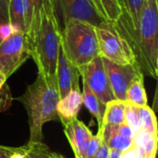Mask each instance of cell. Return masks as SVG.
I'll use <instances>...</instances> for the list:
<instances>
[{
	"label": "cell",
	"instance_id": "obj_3",
	"mask_svg": "<svg viewBox=\"0 0 158 158\" xmlns=\"http://www.w3.org/2000/svg\"><path fill=\"white\" fill-rule=\"evenodd\" d=\"M157 0H144L132 51L143 75L154 79L158 74Z\"/></svg>",
	"mask_w": 158,
	"mask_h": 158
},
{
	"label": "cell",
	"instance_id": "obj_26",
	"mask_svg": "<svg viewBox=\"0 0 158 158\" xmlns=\"http://www.w3.org/2000/svg\"><path fill=\"white\" fill-rule=\"evenodd\" d=\"M8 6H9V0H0V24L10 23Z\"/></svg>",
	"mask_w": 158,
	"mask_h": 158
},
{
	"label": "cell",
	"instance_id": "obj_9",
	"mask_svg": "<svg viewBox=\"0 0 158 158\" xmlns=\"http://www.w3.org/2000/svg\"><path fill=\"white\" fill-rule=\"evenodd\" d=\"M109 84L117 100L126 101V93L131 81L140 76H144L138 66L118 65L103 58Z\"/></svg>",
	"mask_w": 158,
	"mask_h": 158
},
{
	"label": "cell",
	"instance_id": "obj_11",
	"mask_svg": "<svg viewBox=\"0 0 158 158\" xmlns=\"http://www.w3.org/2000/svg\"><path fill=\"white\" fill-rule=\"evenodd\" d=\"M56 78L57 82L59 97H64L72 90H80V72L66 56L61 45L59 44Z\"/></svg>",
	"mask_w": 158,
	"mask_h": 158
},
{
	"label": "cell",
	"instance_id": "obj_12",
	"mask_svg": "<svg viewBox=\"0 0 158 158\" xmlns=\"http://www.w3.org/2000/svg\"><path fill=\"white\" fill-rule=\"evenodd\" d=\"M64 133L73 151L75 158H84L93 132L78 118L64 125Z\"/></svg>",
	"mask_w": 158,
	"mask_h": 158
},
{
	"label": "cell",
	"instance_id": "obj_23",
	"mask_svg": "<svg viewBox=\"0 0 158 158\" xmlns=\"http://www.w3.org/2000/svg\"><path fill=\"white\" fill-rule=\"evenodd\" d=\"M124 123L129 125L135 133L141 131V121L137 106L126 103L124 112Z\"/></svg>",
	"mask_w": 158,
	"mask_h": 158
},
{
	"label": "cell",
	"instance_id": "obj_6",
	"mask_svg": "<svg viewBox=\"0 0 158 158\" xmlns=\"http://www.w3.org/2000/svg\"><path fill=\"white\" fill-rule=\"evenodd\" d=\"M30 57L27 36L16 31L8 38L0 42V73L8 79Z\"/></svg>",
	"mask_w": 158,
	"mask_h": 158
},
{
	"label": "cell",
	"instance_id": "obj_8",
	"mask_svg": "<svg viewBox=\"0 0 158 158\" xmlns=\"http://www.w3.org/2000/svg\"><path fill=\"white\" fill-rule=\"evenodd\" d=\"M54 4L61 27L69 19L86 21L94 27L104 21L89 0H54Z\"/></svg>",
	"mask_w": 158,
	"mask_h": 158
},
{
	"label": "cell",
	"instance_id": "obj_33",
	"mask_svg": "<svg viewBox=\"0 0 158 158\" xmlns=\"http://www.w3.org/2000/svg\"><path fill=\"white\" fill-rule=\"evenodd\" d=\"M52 158H66L65 156H63L62 155H60V154H57V153H54L53 152V154H52Z\"/></svg>",
	"mask_w": 158,
	"mask_h": 158
},
{
	"label": "cell",
	"instance_id": "obj_7",
	"mask_svg": "<svg viewBox=\"0 0 158 158\" xmlns=\"http://www.w3.org/2000/svg\"><path fill=\"white\" fill-rule=\"evenodd\" d=\"M78 69L81 79L87 82L92 91L105 105L116 99L109 84L103 57L97 56Z\"/></svg>",
	"mask_w": 158,
	"mask_h": 158
},
{
	"label": "cell",
	"instance_id": "obj_21",
	"mask_svg": "<svg viewBox=\"0 0 158 158\" xmlns=\"http://www.w3.org/2000/svg\"><path fill=\"white\" fill-rule=\"evenodd\" d=\"M23 149L26 158H52L53 152L43 142H28Z\"/></svg>",
	"mask_w": 158,
	"mask_h": 158
},
{
	"label": "cell",
	"instance_id": "obj_16",
	"mask_svg": "<svg viewBox=\"0 0 158 158\" xmlns=\"http://www.w3.org/2000/svg\"><path fill=\"white\" fill-rule=\"evenodd\" d=\"M97 14L105 21L115 22L121 15L118 0H89Z\"/></svg>",
	"mask_w": 158,
	"mask_h": 158
},
{
	"label": "cell",
	"instance_id": "obj_15",
	"mask_svg": "<svg viewBox=\"0 0 158 158\" xmlns=\"http://www.w3.org/2000/svg\"><path fill=\"white\" fill-rule=\"evenodd\" d=\"M83 89L81 93L82 96V104H84L85 107L91 113V115L96 119L98 123V128L102 125L103 116L106 108V105L96 96V94L92 91L87 82L82 80Z\"/></svg>",
	"mask_w": 158,
	"mask_h": 158
},
{
	"label": "cell",
	"instance_id": "obj_25",
	"mask_svg": "<svg viewBox=\"0 0 158 158\" xmlns=\"http://www.w3.org/2000/svg\"><path fill=\"white\" fill-rule=\"evenodd\" d=\"M102 139H103V130L102 128H98L97 133L95 135L93 134L92 138L89 141L84 158H94L100 148Z\"/></svg>",
	"mask_w": 158,
	"mask_h": 158
},
{
	"label": "cell",
	"instance_id": "obj_29",
	"mask_svg": "<svg viewBox=\"0 0 158 158\" xmlns=\"http://www.w3.org/2000/svg\"><path fill=\"white\" fill-rule=\"evenodd\" d=\"M109 153H110V149L103 138L100 148H99V150H98V152H97L94 158H109Z\"/></svg>",
	"mask_w": 158,
	"mask_h": 158
},
{
	"label": "cell",
	"instance_id": "obj_1",
	"mask_svg": "<svg viewBox=\"0 0 158 158\" xmlns=\"http://www.w3.org/2000/svg\"><path fill=\"white\" fill-rule=\"evenodd\" d=\"M59 99L56 75L49 76L39 72L35 81L17 98L28 115L29 142H42L44 125L52 120H59L56 112Z\"/></svg>",
	"mask_w": 158,
	"mask_h": 158
},
{
	"label": "cell",
	"instance_id": "obj_4",
	"mask_svg": "<svg viewBox=\"0 0 158 158\" xmlns=\"http://www.w3.org/2000/svg\"><path fill=\"white\" fill-rule=\"evenodd\" d=\"M60 45L78 69L99 56L95 27L86 21L75 19L65 21L60 31Z\"/></svg>",
	"mask_w": 158,
	"mask_h": 158
},
{
	"label": "cell",
	"instance_id": "obj_18",
	"mask_svg": "<svg viewBox=\"0 0 158 158\" xmlns=\"http://www.w3.org/2000/svg\"><path fill=\"white\" fill-rule=\"evenodd\" d=\"M143 79L144 76H140L131 81L126 93V103L137 107L147 106V95Z\"/></svg>",
	"mask_w": 158,
	"mask_h": 158
},
{
	"label": "cell",
	"instance_id": "obj_13",
	"mask_svg": "<svg viewBox=\"0 0 158 158\" xmlns=\"http://www.w3.org/2000/svg\"><path fill=\"white\" fill-rule=\"evenodd\" d=\"M81 105L82 96L81 90H72L58 100L56 112L58 118L63 125H66L78 117Z\"/></svg>",
	"mask_w": 158,
	"mask_h": 158
},
{
	"label": "cell",
	"instance_id": "obj_20",
	"mask_svg": "<svg viewBox=\"0 0 158 158\" xmlns=\"http://www.w3.org/2000/svg\"><path fill=\"white\" fill-rule=\"evenodd\" d=\"M138 111L141 121V131L157 136V121L154 110L148 106H144L138 107Z\"/></svg>",
	"mask_w": 158,
	"mask_h": 158
},
{
	"label": "cell",
	"instance_id": "obj_22",
	"mask_svg": "<svg viewBox=\"0 0 158 158\" xmlns=\"http://www.w3.org/2000/svg\"><path fill=\"white\" fill-rule=\"evenodd\" d=\"M31 8V23L29 30L26 33L27 40L30 41L37 31V29L40 25V20H41V12H42V7L44 0H28Z\"/></svg>",
	"mask_w": 158,
	"mask_h": 158
},
{
	"label": "cell",
	"instance_id": "obj_27",
	"mask_svg": "<svg viewBox=\"0 0 158 158\" xmlns=\"http://www.w3.org/2000/svg\"><path fill=\"white\" fill-rule=\"evenodd\" d=\"M116 131L118 134L127 138H131V139H133L135 135V132L133 131V130L126 123H122L118 126H116Z\"/></svg>",
	"mask_w": 158,
	"mask_h": 158
},
{
	"label": "cell",
	"instance_id": "obj_5",
	"mask_svg": "<svg viewBox=\"0 0 158 158\" xmlns=\"http://www.w3.org/2000/svg\"><path fill=\"white\" fill-rule=\"evenodd\" d=\"M99 56L118 65L138 66L133 51L115 22L103 21L95 27ZM139 67V66H138Z\"/></svg>",
	"mask_w": 158,
	"mask_h": 158
},
{
	"label": "cell",
	"instance_id": "obj_17",
	"mask_svg": "<svg viewBox=\"0 0 158 158\" xmlns=\"http://www.w3.org/2000/svg\"><path fill=\"white\" fill-rule=\"evenodd\" d=\"M125 106L126 102L117 99L106 103L101 126H118L124 123Z\"/></svg>",
	"mask_w": 158,
	"mask_h": 158
},
{
	"label": "cell",
	"instance_id": "obj_30",
	"mask_svg": "<svg viewBox=\"0 0 158 158\" xmlns=\"http://www.w3.org/2000/svg\"><path fill=\"white\" fill-rule=\"evenodd\" d=\"M8 158H26V155L23 149V146L20 147H14L12 153L10 154V156Z\"/></svg>",
	"mask_w": 158,
	"mask_h": 158
},
{
	"label": "cell",
	"instance_id": "obj_10",
	"mask_svg": "<svg viewBox=\"0 0 158 158\" xmlns=\"http://www.w3.org/2000/svg\"><path fill=\"white\" fill-rule=\"evenodd\" d=\"M144 0H118L121 15L115 24L132 49L135 42L142 6Z\"/></svg>",
	"mask_w": 158,
	"mask_h": 158
},
{
	"label": "cell",
	"instance_id": "obj_32",
	"mask_svg": "<svg viewBox=\"0 0 158 158\" xmlns=\"http://www.w3.org/2000/svg\"><path fill=\"white\" fill-rule=\"evenodd\" d=\"M120 156H121L120 152H118V151H115V150H110L109 158H120Z\"/></svg>",
	"mask_w": 158,
	"mask_h": 158
},
{
	"label": "cell",
	"instance_id": "obj_14",
	"mask_svg": "<svg viewBox=\"0 0 158 158\" xmlns=\"http://www.w3.org/2000/svg\"><path fill=\"white\" fill-rule=\"evenodd\" d=\"M9 22L14 31H23L27 33L31 19V8L28 0H9L8 6Z\"/></svg>",
	"mask_w": 158,
	"mask_h": 158
},
{
	"label": "cell",
	"instance_id": "obj_31",
	"mask_svg": "<svg viewBox=\"0 0 158 158\" xmlns=\"http://www.w3.org/2000/svg\"><path fill=\"white\" fill-rule=\"evenodd\" d=\"M14 147L5 146L0 144V158H8L10 154L12 153Z\"/></svg>",
	"mask_w": 158,
	"mask_h": 158
},
{
	"label": "cell",
	"instance_id": "obj_28",
	"mask_svg": "<svg viewBox=\"0 0 158 158\" xmlns=\"http://www.w3.org/2000/svg\"><path fill=\"white\" fill-rule=\"evenodd\" d=\"M14 31H15L10 23L0 24V42L8 38Z\"/></svg>",
	"mask_w": 158,
	"mask_h": 158
},
{
	"label": "cell",
	"instance_id": "obj_19",
	"mask_svg": "<svg viewBox=\"0 0 158 158\" xmlns=\"http://www.w3.org/2000/svg\"><path fill=\"white\" fill-rule=\"evenodd\" d=\"M157 136L152 135L142 131L135 133L133 143L144 155L145 158H156L157 151Z\"/></svg>",
	"mask_w": 158,
	"mask_h": 158
},
{
	"label": "cell",
	"instance_id": "obj_2",
	"mask_svg": "<svg viewBox=\"0 0 158 158\" xmlns=\"http://www.w3.org/2000/svg\"><path fill=\"white\" fill-rule=\"evenodd\" d=\"M60 31L61 26L56 15L54 0H44L40 25L34 36L28 41L30 57L35 62L39 73L56 75Z\"/></svg>",
	"mask_w": 158,
	"mask_h": 158
},
{
	"label": "cell",
	"instance_id": "obj_24",
	"mask_svg": "<svg viewBox=\"0 0 158 158\" xmlns=\"http://www.w3.org/2000/svg\"><path fill=\"white\" fill-rule=\"evenodd\" d=\"M6 78L0 73V112L6 111L12 105L13 96L6 83Z\"/></svg>",
	"mask_w": 158,
	"mask_h": 158
}]
</instances>
